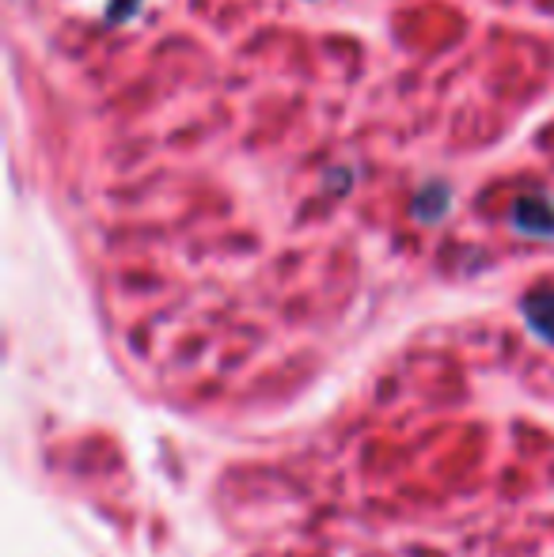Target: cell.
I'll return each mask as SVG.
<instances>
[{"instance_id":"7a4b0ae2","label":"cell","mask_w":554,"mask_h":557,"mask_svg":"<svg viewBox=\"0 0 554 557\" xmlns=\"http://www.w3.org/2000/svg\"><path fill=\"white\" fill-rule=\"evenodd\" d=\"M415 209H418V213H426L429 221H436V216H444V209H448V190H444L441 183L429 186L426 194H418V198H415Z\"/></svg>"},{"instance_id":"3957f363","label":"cell","mask_w":554,"mask_h":557,"mask_svg":"<svg viewBox=\"0 0 554 557\" xmlns=\"http://www.w3.org/2000/svg\"><path fill=\"white\" fill-rule=\"evenodd\" d=\"M137 0H111V20H126L130 12H134Z\"/></svg>"},{"instance_id":"6da1fadb","label":"cell","mask_w":554,"mask_h":557,"mask_svg":"<svg viewBox=\"0 0 554 557\" xmlns=\"http://www.w3.org/2000/svg\"><path fill=\"white\" fill-rule=\"evenodd\" d=\"M513 221L528 235H554V209L543 198H520Z\"/></svg>"}]
</instances>
